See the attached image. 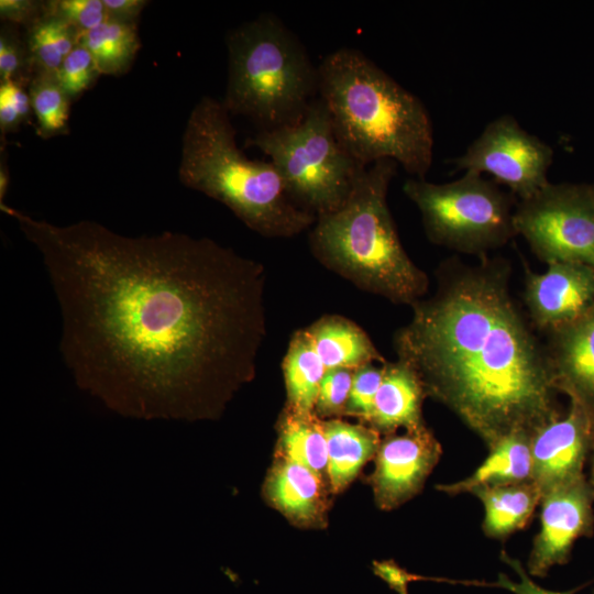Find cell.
<instances>
[{"label": "cell", "instance_id": "obj_33", "mask_svg": "<svg viewBox=\"0 0 594 594\" xmlns=\"http://www.w3.org/2000/svg\"><path fill=\"white\" fill-rule=\"evenodd\" d=\"M501 558L504 562H506L517 574L519 578V582H514L510 579H508L505 574H498V579L494 583H479V582H471V584L476 585H487V586H497L505 588L513 594H571V593H563V592H553L547 588L541 587L537 583H535L530 578L529 574L525 571L524 566L521 565L520 561L509 557L506 554V552H502Z\"/></svg>", "mask_w": 594, "mask_h": 594}, {"label": "cell", "instance_id": "obj_12", "mask_svg": "<svg viewBox=\"0 0 594 594\" xmlns=\"http://www.w3.org/2000/svg\"><path fill=\"white\" fill-rule=\"evenodd\" d=\"M441 446L422 425L402 435H386L375 454L370 482L381 509H394L413 498L438 463Z\"/></svg>", "mask_w": 594, "mask_h": 594}, {"label": "cell", "instance_id": "obj_37", "mask_svg": "<svg viewBox=\"0 0 594 594\" xmlns=\"http://www.w3.org/2000/svg\"><path fill=\"white\" fill-rule=\"evenodd\" d=\"M3 153H1L0 162V205L3 204L9 184V170L6 158L3 160Z\"/></svg>", "mask_w": 594, "mask_h": 594}, {"label": "cell", "instance_id": "obj_27", "mask_svg": "<svg viewBox=\"0 0 594 594\" xmlns=\"http://www.w3.org/2000/svg\"><path fill=\"white\" fill-rule=\"evenodd\" d=\"M19 25L4 22L0 32V82L15 81L29 87L35 69L25 36Z\"/></svg>", "mask_w": 594, "mask_h": 594}, {"label": "cell", "instance_id": "obj_23", "mask_svg": "<svg viewBox=\"0 0 594 594\" xmlns=\"http://www.w3.org/2000/svg\"><path fill=\"white\" fill-rule=\"evenodd\" d=\"M277 459L298 463L328 479L327 440L322 419L284 408L277 422Z\"/></svg>", "mask_w": 594, "mask_h": 594}, {"label": "cell", "instance_id": "obj_28", "mask_svg": "<svg viewBox=\"0 0 594 594\" xmlns=\"http://www.w3.org/2000/svg\"><path fill=\"white\" fill-rule=\"evenodd\" d=\"M100 75L89 51L77 44L63 61L55 77L73 101L90 89Z\"/></svg>", "mask_w": 594, "mask_h": 594}, {"label": "cell", "instance_id": "obj_35", "mask_svg": "<svg viewBox=\"0 0 594 594\" xmlns=\"http://www.w3.org/2000/svg\"><path fill=\"white\" fill-rule=\"evenodd\" d=\"M374 573L398 594H407V584L421 580V576L408 573L393 561L374 562Z\"/></svg>", "mask_w": 594, "mask_h": 594}, {"label": "cell", "instance_id": "obj_6", "mask_svg": "<svg viewBox=\"0 0 594 594\" xmlns=\"http://www.w3.org/2000/svg\"><path fill=\"white\" fill-rule=\"evenodd\" d=\"M228 80L221 101L258 131L290 125L319 96V70L298 36L274 13L227 34Z\"/></svg>", "mask_w": 594, "mask_h": 594}, {"label": "cell", "instance_id": "obj_1", "mask_svg": "<svg viewBox=\"0 0 594 594\" xmlns=\"http://www.w3.org/2000/svg\"><path fill=\"white\" fill-rule=\"evenodd\" d=\"M42 256L59 351L81 391L123 417L217 419L255 376L266 338L265 268L209 238L125 237L57 226L7 204Z\"/></svg>", "mask_w": 594, "mask_h": 594}, {"label": "cell", "instance_id": "obj_10", "mask_svg": "<svg viewBox=\"0 0 594 594\" xmlns=\"http://www.w3.org/2000/svg\"><path fill=\"white\" fill-rule=\"evenodd\" d=\"M552 157L547 143L524 130L513 116L504 114L484 128L455 164L465 172L492 175L520 201L549 184L547 173Z\"/></svg>", "mask_w": 594, "mask_h": 594}, {"label": "cell", "instance_id": "obj_19", "mask_svg": "<svg viewBox=\"0 0 594 594\" xmlns=\"http://www.w3.org/2000/svg\"><path fill=\"white\" fill-rule=\"evenodd\" d=\"M530 436L526 431L509 433L488 447L483 463L468 477L440 484L437 488L450 495L475 490L531 481Z\"/></svg>", "mask_w": 594, "mask_h": 594}, {"label": "cell", "instance_id": "obj_16", "mask_svg": "<svg viewBox=\"0 0 594 594\" xmlns=\"http://www.w3.org/2000/svg\"><path fill=\"white\" fill-rule=\"evenodd\" d=\"M548 354L558 391L594 404V306L575 321L552 331Z\"/></svg>", "mask_w": 594, "mask_h": 594}, {"label": "cell", "instance_id": "obj_26", "mask_svg": "<svg viewBox=\"0 0 594 594\" xmlns=\"http://www.w3.org/2000/svg\"><path fill=\"white\" fill-rule=\"evenodd\" d=\"M32 111L36 118V133L50 139L68 133L72 99L55 75L36 73L29 86Z\"/></svg>", "mask_w": 594, "mask_h": 594}, {"label": "cell", "instance_id": "obj_3", "mask_svg": "<svg viewBox=\"0 0 594 594\" xmlns=\"http://www.w3.org/2000/svg\"><path fill=\"white\" fill-rule=\"evenodd\" d=\"M318 70L319 98L348 153L362 166L392 160L424 179L433 129L422 101L358 48L329 53Z\"/></svg>", "mask_w": 594, "mask_h": 594}, {"label": "cell", "instance_id": "obj_25", "mask_svg": "<svg viewBox=\"0 0 594 594\" xmlns=\"http://www.w3.org/2000/svg\"><path fill=\"white\" fill-rule=\"evenodd\" d=\"M79 32L64 20L44 14L26 29L25 38L36 73L55 75L77 45Z\"/></svg>", "mask_w": 594, "mask_h": 594}, {"label": "cell", "instance_id": "obj_36", "mask_svg": "<svg viewBox=\"0 0 594 594\" xmlns=\"http://www.w3.org/2000/svg\"><path fill=\"white\" fill-rule=\"evenodd\" d=\"M147 3L145 0H103L110 19L129 23L136 22Z\"/></svg>", "mask_w": 594, "mask_h": 594}, {"label": "cell", "instance_id": "obj_15", "mask_svg": "<svg viewBox=\"0 0 594 594\" xmlns=\"http://www.w3.org/2000/svg\"><path fill=\"white\" fill-rule=\"evenodd\" d=\"M326 480L311 470L290 461L277 459L271 468L263 494L271 506L298 527H323L328 496Z\"/></svg>", "mask_w": 594, "mask_h": 594}, {"label": "cell", "instance_id": "obj_13", "mask_svg": "<svg viewBox=\"0 0 594 594\" xmlns=\"http://www.w3.org/2000/svg\"><path fill=\"white\" fill-rule=\"evenodd\" d=\"M592 497L583 476L542 495L540 530L527 562L529 575L543 578L553 565L566 562L575 539L591 527Z\"/></svg>", "mask_w": 594, "mask_h": 594}, {"label": "cell", "instance_id": "obj_9", "mask_svg": "<svg viewBox=\"0 0 594 594\" xmlns=\"http://www.w3.org/2000/svg\"><path fill=\"white\" fill-rule=\"evenodd\" d=\"M514 226L547 264L573 262L594 268V189L549 183L518 202Z\"/></svg>", "mask_w": 594, "mask_h": 594}, {"label": "cell", "instance_id": "obj_7", "mask_svg": "<svg viewBox=\"0 0 594 594\" xmlns=\"http://www.w3.org/2000/svg\"><path fill=\"white\" fill-rule=\"evenodd\" d=\"M248 144L270 157L293 202L316 218L345 202L359 172L365 167L339 142L319 96L300 120L258 131Z\"/></svg>", "mask_w": 594, "mask_h": 594}, {"label": "cell", "instance_id": "obj_11", "mask_svg": "<svg viewBox=\"0 0 594 594\" xmlns=\"http://www.w3.org/2000/svg\"><path fill=\"white\" fill-rule=\"evenodd\" d=\"M570 407L539 426L530 436L531 481L543 495L582 477L593 431L591 406L570 396Z\"/></svg>", "mask_w": 594, "mask_h": 594}, {"label": "cell", "instance_id": "obj_8", "mask_svg": "<svg viewBox=\"0 0 594 594\" xmlns=\"http://www.w3.org/2000/svg\"><path fill=\"white\" fill-rule=\"evenodd\" d=\"M403 191L418 208L432 243L483 256L517 234L513 195L482 174L465 172L446 184L413 177Z\"/></svg>", "mask_w": 594, "mask_h": 594}, {"label": "cell", "instance_id": "obj_29", "mask_svg": "<svg viewBox=\"0 0 594 594\" xmlns=\"http://www.w3.org/2000/svg\"><path fill=\"white\" fill-rule=\"evenodd\" d=\"M383 364L366 363L354 370L344 416L356 417L367 424L383 378Z\"/></svg>", "mask_w": 594, "mask_h": 594}, {"label": "cell", "instance_id": "obj_30", "mask_svg": "<svg viewBox=\"0 0 594 594\" xmlns=\"http://www.w3.org/2000/svg\"><path fill=\"white\" fill-rule=\"evenodd\" d=\"M355 369L327 370L320 383L315 415L320 419L344 416Z\"/></svg>", "mask_w": 594, "mask_h": 594}, {"label": "cell", "instance_id": "obj_21", "mask_svg": "<svg viewBox=\"0 0 594 594\" xmlns=\"http://www.w3.org/2000/svg\"><path fill=\"white\" fill-rule=\"evenodd\" d=\"M282 369L286 388L285 408L301 415L315 414L320 383L327 370L306 328L293 333Z\"/></svg>", "mask_w": 594, "mask_h": 594}, {"label": "cell", "instance_id": "obj_14", "mask_svg": "<svg viewBox=\"0 0 594 594\" xmlns=\"http://www.w3.org/2000/svg\"><path fill=\"white\" fill-rule=\"evenodd\" d=\"M524 296L534 323L556 331L594 306V268L573 262L549 263L543 274L528 272Z\"/></svg>", "mask_w": 594, "mask_h": 594}, {"label": "cell", "instance_id": "obj_31", "mask_svg": "<svg viewBox=\"0 0 594 594\" xmlns=\"http://www.w3.org/2000/svg\"><path fill=\"white\" fill-rule=\"evenodd\" d=\"M45 14L64 20L79 33L109 19L103 0H50L45 1Z\"/></svg>", "mask_w": 594, "mask_h": 594}, {"label": "cell", "instance_id": "obj_24", "mask_svg": "<svg viewBox=\"0 0 594 594\" xmlns=\"http://www.w3.org/2000/svg\"><path fill=\"white\" fill-rule=\"evenodd\" d=\"M77 44L86 47L101 75L121 76L131 68L141 47L136 23L108 19L79 33Z\"/></svg>", "mask_w": 594, "mask_h": 594}, {"label": "cell", "instance_id": "obj_4", "mask_svg": "<svg viewBox=\"0 0 594 594\" xmlns=\"http://www.w3.org/2000/svg\"><path fill=\"white\" fill-rule=\"evenodd\" d=\"M397 166L382 160L361 168L345 202L316 218L308 241L320 264L355 287L411 306L429 279L403 248L387 205Z\"/></svg>", "mask_w": 594, "mask_h": 594}, {"label": "cell", "instance_id": "obj_20", "mask_svg": "<svg viewBox=\"0 0 594 594\" xmlns=\"http://www.w3.org/2000/svg\"><path fill=\"white\" fill-rule=\"evenodd\" d=\"M306 329L326 370L386 362L367 333L346 317L323 315Z\"/></svg>", "mask_w": 594, "mask_h": 594}, {"label": "cell", "instance_id": "obj_34", "mask_svg": "<svg viewBox=\"0 0 594 594\" xmlns=\"http://www.w3.org/2000/svg\"><path fill=\"white\" fill-rule=\"evenodd\" d=\"M45 14V1L0 0V18L3 22L29 29Z\"/></svg>", "mask_w": 594, "mask_h": 594}, {"label": "cell", "instance_id": "obj_18", "mask_svg": "<svg viewBox=\"0 0 594 594\" xmlns=\"http://www.w3.org/2000/svg\"><path fill=\"white\" fill-rule=\"evenodd\" d=\"M328 452V483L332 493L343 492L375 457L381 433L364 422L351 424L340 418L322 419Z\"/></svg>", "mask_w": 594, "mask_h": 594}, {"label": "cell", "instance_id": "obj_2", "mask_svg": "<svg viewBox=\"0 0 594 594\" xmlns=\"http://www.w3.org/2000/svg\"><path fill=\"white\" fill-rule=\"evenodd\" d=\"M508 268L502 260H448L433 295L411 305V319L394 334L397 359L416 371L426 396L487 447L559 415L549 356L510 295Z\"/></svg>", "mask_w": 594, "mask_h": 594}, {"label": "cell", "instance_id": "obj_22", "mask_svg": "<svg viewBox=\"0 0 594 594\" xmlns=\"http://www.w3.org/2000/svg\"><path fill=\"white\" fill-rule=\"evenodd\" d=\"M472 494L484 506L482 528L492 538H504L524 528L542 497L532 481L479 488Z\"/></svg>", "mask_w": 594, "mask_h": 594}, {"label": "cell", "instance_id": "obj_17", "mask_svg": "<svg viewBox=\"0 0 594 594\" xmlns=\"http://www.w3.org/2000/svg\"><path fill=\"white\" fill-rule=\"evenodd\" d=\"M426 396L416 371L405 361L383 364V378L367 425L380 433L391 435L399 428L421 427L422 400Z\"/></svg>", "mask_w": 594, "mask_h": 594}, {"label": "cell", "instance_id": "obj_32", "mask_svg": "<svg viewBox=\"0 0 594 594\" xmlns=\"http://www.w3.org/2000/svg\"><path fill=\"white\" fill-rule=\"evenodd\" d=\"M25 88L15 81L0 82V131L2 139L7 133L16 131L33 112L30 94Z\"/></svg>", "mask_w": 594, "mask_h": 594}, {"label": "cell", "instance_id": "obj_38", "mask_svg": "<svg viewBox=\"0 0 594 594\" xmlns=\"http://www.w3.org/2000/svg\"><path fill=\"white\" fill-rule=\"evenodd\" d=\"M591 484H592V490L594 492V463H593V470H592V480H591Z\"/></svg>", "mask_w": 594, "mask_h": 594}, {"label": "cell", "instance_id": "obj_5", "mask_svg": "<svg viewBox=\"0 0 594 594\" xmlns=\"http://www.w3.org/2000/svg\"><path fill=\"white\" fill-rule=\"evenodd\" d=\"M179 182L221 202L249 229L266 238H293L312 227L316 216L287 195L268 161L250 160L237 143L230 113L204 96L187 119L182 138Z\"/></svg>", "mask_w": 594, "mask_h": 594}]
</instances>
